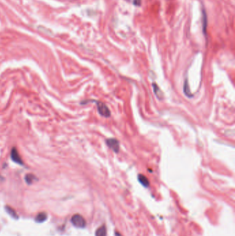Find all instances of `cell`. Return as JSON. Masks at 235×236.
<instances>
[{
	"mask_svg": "<svg viewBox=\"0 0 235 236\" xmlns=\"http://www.w3.org/2000/svg\"><path fill=\"white\" fill-rule=\"evenodd\" d=\"M71 222L75 227L79 228H83L86 225L85 219L79 214H75L72 217Z\"/></svg>",
	"mask_w": 235,
	"mask_h": 236,
	"instance_id": "1",
	"label": "cell"
},
{
	"mask_svg": "<svg viewBox=\"0 0 235 236\" xmlns=\"http://www.w3.org/2000/svg\"><path fill=\"white\" fill-rule=\"evenodd\" d=\"M206 22H207V18L205 12L203 11V30L204 32H206Z\"/></svg>",
	"mask_w": 235,
	"mask_h": 236,
	"instance_id": "12",
	"label": "cell"
},
{
	"mask_svg": "<svg viewBox=\"0 0 235 236\" xmlns=\"http://www.w3.org/2000/svg\"><path fill=\"white\" fill-rule=\"evenodd\" d=\"M106 144L115 153H118L119 150V143L116 139L109 138L106 140Z\"/></svg>",
	"mask_w": 235,
	"mask_h": 236,
	"instance_id": "3",
	"label": "cell"
},
{
	"mask_svg": "<svg viewBox=\"0 0 235 236\" xmlns=\"http://www.w3.org/2000/svg\"><path fill=\"white\" fill-rule=\"evenodd\" d=\"M152 86H153L154 92V93L156 94V95H157V98H159V99H162L163 93H162V92L161 91L160 89H159V87L157 86L156 84H153V85H152Z\"/></svg>",
	"mask_w": 235,
	"mask_h": 236,
	"instance_id": "8",
	"label": "cell"
},
{
	"mask_svg": "<svg viewBox=\"0 0 235 236\" xmlns=\"http://www.w3.org/2000/svg\"><path fill=\"white\" fill-rule=\"evenodd\" d=\"M184 91H185V93L187 95H188L189 97H190V91H189L188 86V82H187V81L185 82V86H184Z\"/></svg>",
	"mask_w": 235,
	"mask_h": 236,
	"instance_id": "11",
	"label": "cell"
},
{
	"mask_svg": "<svg viewBox=\"0 0 235 236\" xmlns=\"http://www.w3.org/2000/svg\"><path fill=\"white\" fill-rule=\"evenodd\" d=\"M35 179H37L36 177L32 174H27L25 177V180L26 182V183L29 184V185H30V184L33 182Z\"/></svg>",
	"mask_w": 235,
	"mask_h": 236,
	"instance_id": "9",
	"label": "cell"
},
{
	"mask_svg": "<svg viewBox=\"0 0 235 236\" xmlns=\"http://www.w3.org/2000/svg\"><path fill=\"white\" fill-rule=\"evenodd\" d=\"M107 235V230L106 227L104 225H102L98 228L95 232V236H106Z\"/></svg>",
	"mask_w": 235,
	"mask_h": 236,
	"instance_id": "5",
	"label": "cell"
},
{
	"mask_svg": "<svg viewBox=\"0 0 235 236\" xmlns=\"http://www.w3.org/2000/svg\"><path fill=\"white\" fill-rule=\"evenodd\" d=\"M138 180L139 181V182L142 184V185L145 186V187H148L149 186V181L148 180V178L143 175H139L138 176Z\"/></svg>",
	"mask_w": 235,
	"mask_h": 236,
	"instance_id": "6",
	"label": "cell"
},
{
	"mask_svg": "<svg viewBox=\"0 0 235 236\" xmlns=\"http://www.w3.org/2000/svg\"><path fill=\"white\" fill-rule=\"evenodd\" d=\"M46 219H47L46 213H40L36 216V218H35V220H36L37 222L41 223V222H44V221H46Z\"/></svg>",
	"mask_w": 235,
	"mask_h": 236,
	"instance_id": "7",
	"label": "cell"
},
{
	"mask_svg": "<svg viewBox=\"0 0 235 236\" xmlns=\"http://www.w3.org/2000/svg\"><path fill=\"white\" fill-rule=\"evenodd\" d=\"M94 102L97 104L98 112L102 116L105 117H109L110 116V111L109 108L104 103L98 101H94Z\"/></svg>",
	"mask_w": 235,
	"mask_h": 236,
	"instance_id": "2",
	"label": "cell"
},
{
	"mask_svg": "<svg viewBox=\"0 0 235 236\" xmlns=\"http://www.w3.org/2000/svg\"><path fill=\"white\" fill-rule=\"evenodd\" d=\"M6 211L8 212V213L10 214L11 216L13 217V218H17V213H15V211H14L13 209H12V208H11V207H9V206H6Z\"/></svg>",
	"mask_w": 235,
	"mask_h": 236,
	"instance_id": "10",
	"label": "cell"
},
{
	"mask_svg": "<svg viewBox=\"0 0 235 236\" xmlns=\"http://www.w3.org/2000/svg\"><path fill=\"white\" fill-rule=\"evenodd\" d=\"M11 160H13L14 162H15V163H17L20 165L23 164V160L22 158H21L20 155L18 153V151L17 150V148H16L14 147L12 148L11 152Z\"/></svg>",
	"mask_w": 235,
	"mask_h": 236,
	"instance_id": "4",
	"label": "cell"
}]
</instances>
